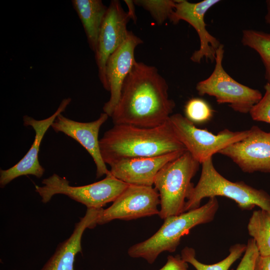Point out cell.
<instances>
[{
    "label": "cell",
    "mask_w": 270,
    "mask_h": 270,
    "mask_svg": "<svg viewBox=\"0 0 270 270\" xmlns=\"http://www.w3.org/2000/svg\"><path fill=\"white\" fill-rule=\"evenodd\" d=\"M168 90L166 80L155 66L136 61L110 116L114 124L147 128L163 124L176 106Z\"/></svg>",
    "instance_id": "6da1fadb"
},
{
    "label": "cell",
    "mask_w": 270,
    "mask_h": 270,
    "mask_svg": "<svg viewBox=\"0 0 270 270\" xmlns=\"http://www.w3.org/2000/svg\"><path fill=\"white\" fill-rule=\"evenodd\" d=\"M99 143L102 158L109 166L124 158L186 150L174 134L169 120L154 128L114 124L104 132Z\"/></svg>",
    "instance_id": "7a4b0ae2"
},
{
    "label": "cell",
    "mask_w": 270,
    "mask_h": 270,
    "mask_svg": "<svg viewBox=\"0 0 270 270\" xmlns=\"http://www.w3.org/2000/svg\"><path fill=\"white\" fill-rule=\"evenodd\" d=\"M218 208L217 198L212 197L197 208L168 217L152 236L131 246L128 250V255L133 258H142L149 264H152L162 252H174L182 238L191 229L212 222Z\"/></svg>",
    "instance_id": "3957f363"
},
{
    "label": "cell",
    "mask_w": 270,
    "mask_h": 270,
    "mask_svg": "<svg viewBox=\"0 0 270 270\" xmlns=\"http://www.w3.org/2000/svg\"><path fill=\"white\" fill-rule=\"evenodd\" d=\"M202 166L200 176L187 199L184 212L200 206L204 198L220 196L233 200L242 210H251L257 206L270 213V196L266 192L242 181L232 182L226 178L214 168L212 158Z\"/></svg>",
    "instance_id": "277c9868"
},
{
    "label": "cell",
    "mask_w": 270,
    "mask_h": 270,
    "mask_svg": "<svg viewBox=\"0 0 270 270\" xmlns=\"http://www.w3.org/2000/svg\"><path fill=\"white\" fill-rule=\"evenodd\" d=\"M200 164L186 150L158 172L154 185L160 194V208L158 216L161 219L184 212L186 202L194 187L191 180Z\"/></svg>",
    "instance_id": "5b68a950"
},
{
    "label": "cell",
    "mask_w": 270,
    "mask_h": 270,
    "mask_svg": "<svg viewBox=\"0 0 270 270\" xmlns=\"http://www.w3.org/2000/svg\"><path fill=\"white\" fill-rule=\"evenodd\" d=\"M42 186L35 185V191L46 204L58 194L66 195L86 206L87 208H102L114 202L127 188L128 184L116 178L110 173L103 180L87 185L72 186L64 177L54 174L44 178Z\"/></svg>",
    "instance_id": "8992f818"
},
{
    "label": "cell",
    "mask_w": 270,
    "mask_h": 270,
    "mask_svg": "<svg viewBox=\"0 0 270 270\" xmlns=\"http://www.w3.org/2000/svg\"><path fill=\"white\" fill-rule=\"evenodd\" d=\"M224 52V46L221 44L216 50L213 72L196 84V90L200 96H214L218 104H228L236 112L249 113L261 100L262 94L258 90L239 83L226 72L222 64Z\"/></svg>",
    "instance_id": "52a82bcc"
},
{
    "label": "cell",
    "mask_w": 270,
    "mask_h": 270,
    "mask_svg": "<svg viewBox=\"0 0 270 270\" xmlns=\"http://www.w3.org/2000/svg\"><path fill=\"white\" fill-rule=\"evenodd\" d=\"M169 120L178 140L201 164L228 146L242 140L249 134V130L234 132L226 128L214 134L196 128L180 114H172Z\"/></svg>",
    "instance_id": "ba28073f"
},
{
    "label": "cell",
    "mask_w": 270,
    "mask_h": 270,
    "mask_svg": "<svg viewBox=\"0 0 270 270\" xmlns=\"http://www.w3.org/2000/svg\"><path fill=\"white\" fill-rule=\"evenodd\" d=\"M160 194L152 186L129 184L106 209L102 208L97 224L114 220H130L158 214Z\"/></svg>",
    "instance_id": "9c48e42d"
},
{
    "label": "cell",
    "mask_w": 270,
    "mask_h": 270,
    "mask_svg": "<svg viewBox=\"0 0 270 270\" xmlns=\"http://www.w3.org/2000/svg\"><path fill=\"white\" fill-rule=\"evenodd\" d=\"M130 19L119 0H111L101 26L94 52L99 79L104 88L108 92L106 64L110 56L126 38L130 32L127 30V24Z\"/></svg>",
    "instance_id": "30bf717a"
},
{
    "label": "cell",
    "mask_w": 270,
    "mask_h": 270,
    "mask_svg": "<svg viewBox=\"0 0 270 270\" xmlns=\"http://www.w3.org/2000/svg\"><path fill=\"white\" fill-rule=\"evenodd\" d=\"M219 153L230 158L244 172L270 173V131L254 126L246 138Z\"/></svg>",
    "instance_id": "8fae6325"
},
{
    "label": "cell",
    "mask_w": 270,
    "mask_h": 270,
    "mask_svg": "<svg viewBox=\"0 0 270 270\" xmlns=\"http://www.w3.org/2000/svg\"><path fill=\"white\" fill-rule=\"evenodd\" d=\"M220 2L219 0H204L198 2H190L186 0H176L169 20L174 24H176L182 20L186 21L196 32L200 46L190 57L191 60L194 62L200 63L204 58L212 62L215 60L216 50L221 44L206 30L204 16L211 8Z\"/></svg>",
    "instance_id": "7c38bea8"
},
{
    "label": "cell",
    "mask_w": 270,
    "mask_h": 270,
    "mask_svg": "<svg viewBox=\"0 0 270 270\" xmlns=\"http://www.w3.org/2000/svg\"><path fill=\"white\" fill-rule=\"evenodd\" d=\"M71 101L70 98H64L56 112L46 118L37 120L28 115L24 116V125L32 128L35 132V138L27 153L17 164L8 169L0 170V188H4L20 176L32 175L38 178L42 176L45 170L38 160L40 144L48 130L56 117L64 112Z\"/></svg>",
    "instance_id": "4fadbf2b"
},
{
    "label": "cell",
    "mask_w": 270,
    "mask_h": 270,
    "mask_svg": "<svg viewBox=\"0 0 270 270\" xmlns=\"http://www.w3.org/2000/svg\"><path fill=\"white\" fill-rule=\"evenodd\" d=\"M143 42L132 32L124 42L110 56L105 68V75L110 98L103 106L104 112L111 116L120 100L123 84L136 62V48Z\"/></svg>",
    "instance_id": "5bb4252c"
},
{
    "label": "cell",
    "mask_w": 270,
    "mask_h": 270,
    "mask_svg": "<svg viewBox=\"0 0 270 270\" xmlns=\"http://www.w3.org/2000/svg\"><path fill=\"white\" fill-rule=\"evenodd\" d=\"M108 116L102 113L96 120L90 122H77L60 114L51 127L56 132H61L79 142L92 156L96 166V178L110 174L100 153L98 134L101 126Z\"/></svg>",
    "instance_id": "9a60e30c"
},
{
    "label": "cell",
    "mask_w": 270,
    "mask_h": 270,
    "mask_svg": "<svg viewBox=\"0 0 270 270\" xmlns=\"http://www.w3.org/2000/svg\"><path fill=\"white\" fill-rule=\"evenodd\" d=\"M186 151L154 157L122 159L110 165V172L114 177L128 184L152 186L160 170Z\"/></svg>",
    "instance_id": "2e32d148"
},
{
    "label": "cell",
    "mask_w": 270,
    "mask_h": 270,
    "mask_svg": "<svg viewBox=\"0 0 270 270\" xmlns=\"http://www.w3.org/2000/svg\"><path fill=\"white\" fill-rule=\"evenodd\" d=\"M102 208H87L85 215L76 223L70 236L58 245L54 254L40 270H74L75 258L78 252L82 253V234L86 228L96 227Z\"/></svg>",
    "instance_id": "e0dca14e"
},
{
    "label": "cell",
    "mask_w": 270,
    "mask_h": 270,
    "mask_svg": "<svg viewBox=\"0 0 270 270\" xmlns=\"http://www.w3.org/2000/svg\"><path fill=\"white\" fill-rule=\"evenodd\" d=\"M72 3L82 24L89 46L94 52L108 6L101 0H72Z\"/></svg>",
    "instance_id": "ac0fdd59"
},
{
    "label": "cell",
    "mask_w": 270,
    "mask_h": 270,
    "mask_svg": "<svg viewBox=\"0 0 270 270\" xmlns=\"http://www.w3.org/2000/svg\"><path fill=\"white\" fill-rule=\"evenodd\" d=\"M247 229L254 241L259 255L270 256V213L260 208L254 211Z\"/></svg>",
    "instance_id": "d6986e66"
},
{
    "label": "cell",
    "mask_w": 270,
    "mask_h": 270,
    "mask_svg": "<svg viewBox=\"0 0 270 270\" xmlns=\"http://www.w3.org/2000/svg\"><path fill=\"white\" fill-rule=\"evenodd\" d=\"M246 244H236L231 246L229 254L221 261L212 264L199 262L196 256V251L192 248L186 246L181 251V258L191 264L196 270H228L230 266L244 254Z\"/></svg>",
    "instance_id": "ffe728a7"
},
{
    "label": "cell",
    "mask_w": 270,
    "mask_h": 270,
    "mask_svg": "<svg viewBox=\"0 0 270 270\" xmlns=\"http://www.w3.org/2000/svg\"><path fill=\"white\" fill-rule=\"evenodd\" d=\"M242 43L256 52L265 68V78L270 85V32L254 30L242 31Z\"/></svg>",
    "instance_id": "44dd1931"
},
{
    "label": "cell",
    "mask_w": 270,
    "mask_h": 270,
    "mask_svg": "<svg viewBox=\"0 0 270 270\" xmlns=\"http://www.w3.org/2000/svg\"><path fill=\"white\" fill-rule=\"evenodd\" d=\"M135 5L148 11L158 24H162L170 17L175 8L176 0H135Z\"/></svg>",
    "instance_id": "7402d4cb"
},
{
    "label": "cell",
    "mask_w": 270,
    "mask_h": 270,
    "mask_svg": "<svg viewBox=\"0 0 270 270\" xmlns=\"http://www.w3.org/2000/svg\"><path fill=\"white\" fill-rule=\"evenodd\" d=\"M186 117L194 123H204L209 120L213 110L204 100L194 98L189 100L184 106Z\"/></svg>",
    "instance_id": "603a6c76"
},
{
    "label": "cell",
    "mask_w": 270,
    "mask_h": 270,
    "mask_svg": "<svg viewBox=\"0 0 270 270\" xmlns=\"http://www.w3.org/2000/svg\"><path fill=\"white\" fill-rule=\"evenodd\" d=\"M264 88V95L249 113L253 120L270 124V85L266 83Z\"/></svg>",
    "instance_id": "cb8c5ba5"
},
{
    "label": "cell",
    "mask_w": 270,
    "mask_h": 270,
    "mask_svg": "<svg viewBox=\"0 0 270 270\" xmlns=\"http://www.w3.org/2000/svg\"><path fill=\"white\" fill-rule=\"evenodd\" d=\"M259 254L254 240L250 238L246 250L236 270H254L255 264Z\"/></svg>",
    "instance_id": "d4e9b609"
},
{
    "label": "cell",
    "mask_w": 270,
    "mask_h": 270,
    "mask_svg": "<svg viewBox=\"0 0 270 270\" xmlns=\"http://www.w3.org/2000/svg\"><path fill=\"white\" fill-rule=\"evenodd\" d=\"M159 270H188V265L180 255H169L166 264Z\"/></svg>",
    "instance_id": "484cf974"
},
{
    "label": "cell",
    "mask_w": 270,
    "mask_h": 270,
    "mask_svg": "<svg viewBox=\"0 0 270 270\" xmlns=\"http://www.w3.org/2000/svg\"><path fill=\"white\" fill-rule=\"evenodd\" d=\"M254 270H270V256L258 255L256 262Z\"/></svg>",
    "instance_id": "4316f807"
},
{
    "label": "cell",
    "mask_w": 270,
    "mask_h": 270,
    "mask_svg": "<svg viewBox=\"0 0 270 270\" xmlns=\"http://www.w3.org/2000/svg\"><path fill=\"white\" fill-rule=\"evenodd\" d=\"M126 4L128 6V12L130 15V18L134 22H136V16L135 13V4L134 0H124Z\"/></svg>",
    "instance_id": "83f0119b"
},
{
    "label": "cell",
    "mask_w": 270,
    "mask_h": 270,
    "mask_svg": "<svg viewBox=\"0 0 270 270\" xmlns=\"http://www.w3.org/2000/svg\"><path fill=\"white\" fill-rule=\"evenodd\" d=\"M266 12L265 15L264 19L266 23L270 27V0H266Z\"/></svg>",
    "instance_id": "f1b7e54d"
}]
</instances>
